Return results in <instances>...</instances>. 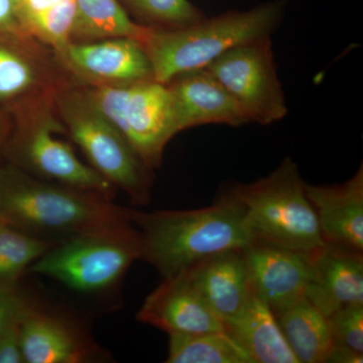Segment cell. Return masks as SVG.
<instances>
[{
	"mask_svg": "<svg viewBox=\"0 0 363 363\" xmlns=\"http://www.w3.org/2000/svg\"><path fill=\"white\" fill-rule=\"evenodd\" d=\"M131 221L142 236V260L162 279L179 276L217 253L252 245L242 208L228 191L200 209H131Z\"/></svg>",
	"mask_w": 363,
	"mask_h": 363,
	"instance_id": "obj_1",
	"label": "cell"
},
{
	"mask_svg": "<svg viewBox=\"0 0 363 363\" xmlns=\"http://www.w3.org/2000/svg\"><path fill=\"white\" fill-rule=\"evenodd\" d=\"M0 219L42 238L133 224L130 208L18 172L0 178Z\"/></svg>",
	"mask_w": 363,
	"mask_h": 363,
	"instance_id": "obj_2",
	"label": "cell"
},
{
	"mask_svg": "<svg viewBox=\"0 0 363 363\" xmlns=\"http://www.w3.org/2000/svg\"><path fill=\"white\" fill-rule=\"evenodd\" d=\"M285 0H274L231 11L177 30L150 28L142 44L152 64L154 80L167 84L187 72L207 68L229 50L271 38L286 13Z\"/></svg>",
	"mask_w": 363,
	"mask_h": 363,
	"instance_id": "obj_3",
	"label": "cell"
},
{
	"mask_svg": "<svg viewBox=\"0 0 363 363\" xmlns=\"http://www.w3.org/2000/svg\"><path fill=\"white\" fill-rule=\"evenodd\" d=\"M241 208L252 245L315 255L324 247L316 212L297 164L285 157L276 169L252 183L228 189Z\"/></svg>",
	"mask_w": 363,
	"mask_h": 363,
	"instance_id": "obj_4",
	"label": "cell"
},
{
	"mask_svg": "<svg viewBox=\"0 0 363 363\" xmlns=\"http://www.w3.org/2000/svg\"><path fill=\"white\" fill-rule=\"evenodd\" d=\"M142 255V236L130 224L56 240L28 271L76 292L98 294L118 285Z\"/></svg>",
	"mask_w": 363,
	"mask_h": 363,
	"instance_id": "obj_5",
	"label": "cell"
},
{
	"mask_svg": "<svg viewBox=\"0 0 363 363\" xmlns=\"http://www.w3.org/2000/svg\"><path fill=\"white\" fill-rule=\"evenodd\" d=\"M85 95L150 169L160 167L167 145L179 133L167 84L154 79L128 85L100 84Z\"/></svg>",
	"mask_w": 363,
	"mask_h": 363,
	"instance_id": "obj_6",
	"label": "cell"
},
{
	"mask_svg": "<svg viewBox=\"0 0 363 363\" xmlns=\"http://www.w3.org/2000/svg\"><path fill=\"white\" fill-rule=\"evenodd\" d=\"M67 130L91 167L121 188L136 206L150 201V169L130 143L94 108L85 94H66L59 100Z\"/></svg>",
	"mask_w": 363,
	"mask_h": 363,
	"instance_id": "obj_7",
	"label": "cell"
},
{
	"mask_svg": "<svg viewBox=\"0 0 363 363\" xmlns=\"http://www.w3.org/2000/svg\"><path fill=\"white\" fill-rule=\"evenodd\" d=\"M206 69L235 100L250 123L269 125L288 114L271 38L233 48Z\"/></svg>",
	"mask_w": 363,
	"mask_h": 363,
	"instance_id": "obj_8",
	"label": "cell"
},
{
	"mask_svg": "<svg viewBox=\"0 0 363 363\" xmlns=\"http://www.w3.org/2000/svg\"><path fill=\"white\" fill-rule=\"evenodd\" d=\"M52 117H35L20 138V157L33 177L49 183L113 199L116 187L84 164L68 143L57 136Z\"/></svg>",
	"mask_w": 363,
	"mask_h": 363,
	"instance_id": "obj_9",
	"label": "cell"
},
{
	"mask_svg": "<svg viewBox=\"0 0 363 363\" xmlns=\"http://www.w3.org/2000/svg\"><path fill=\"white\" fill-rule=\"evenodd\" d=\"M18 327L23 362L86 363L106 358L75 322L33 301L26 303Z\"/></svg>",
	"mask_w": 363,
	"mask_h": 363,
	"instance_id": "obj_10",
	"label": "cell"
},
{
	"mask_svg": "<svg viewBox=\"0 0 363 363\" xmlns=\"http://www.w3.org/2000/svg\"><path fill=\"white\" fill-rule=\"evenodd\" d=\"M60 54L76 73L100 84L128 85L154 79L145 48L131 38L71 42Z\"/></svg>",
	"mask_w": 363,
	"mask_h": 363,
	"instance_id": "obj_11",
	"label": "cell"
},
{
	"mask_svg": "<svg viewBox=\"0 0 363 363\" xmlns=\"http://www.w3.org/2000/svg\"><path fill=\"white\" fill-rule=\"evenodd\" d=\"M138 321L173 335L226 331L185 274L164 279L150 294L136 315Z\"/></svg>",
	"mask_w": 363,
	"mask_h": 363,
	"instance_id": "obj_12",
	"label": "cell"
},
{
	"mask_svg": "<svg viewBox=\"0 0 363 363\" xmlns=\"http://www.w3.org/2000/svg\"><path fill=\"white\" fill-rule=\"evenodd\" d=\"M245 252L253 291L274 314L306 298L312 255L262 245H250Z\"/></svg>",
	"mask_w": 363,
	"mask_h": 363,
	"instance_id": "obj_13",
	"label": "cell"
},
{
	"mask_svg": "<svg viewBox=\"0 0 363 363\" xmlns=\"http://www.w3.org/2000/svg\"><path fill=\"white\" fill-rule=\"evenodd\" d=\"M167 86L178 133L207 124L238 128L250 123L235 100L206 68L181 74Z\"/></svg>",
	"mask_w": 363,
	"mask_h": 363,
	"instance_id": "obj_14",
	"label": "cell"
},
{
	"mask_svg": "<svg viewBox=\"0 0 363 363\" xmlns=\"http://www.w3.org/2000/svg\"><path fill=\"white\" fill-rule=\"evenodd\" d=\"M306 192L327 247L363 255V167L345 183L314 186Z\"/></svg>",
	"mask_w": 363,
	"mask_h": 363,
	"instance_id": "obj_15",
	"label": "cell"
},
{
	"mask_svg": "<svg viewBox=\"0 0 363 363\" xmlns=\"http://www.w3.org/2000/svg\"><path fill=\"white\" fill-rule=\"evenodd\" d=\"M245 250L217 253L183 272L223 323L241 312L253 293Z\"/></svg>",
	"mask_w": 363,
	"mask_h": 363,
	"instance_id": "obj_16",
	"label": "cell"
},
{
	"mask_svg": "<svg viewBox=\"0 0 363 363\" xmlns=\"http://www.w3.org/2000/svg\"><path fill=\"white\" fill-rule=\"evenodd\" d=\"M305 297L326 317L347 306L363 304V255L324 245L312 257Z\"/></svg>",
	"mask_w": 363,
	"mask_h": 363,
	"instance_id": "obj_17",
	"label": "cell"
},
{
	"mask_svg": "<svg viewBox=\"0 0 363 363\" xmlns=\"http://www.w3.org/2000/svg\"><path fill=\"white\" fill-rule=\"evenodd\" d=\"M226 332L253 363H298L269 306L253 291L245 307L225 323Z\"/></svg>",
	"mask_w": 363,
	"mask_h": 363,
	"instance_id": "obj_18",
	"label": "cell"
},
{
	"mask_svg": "<svg viewBox=\"0 0 363 363\" xmlns=\"http://www.w3.org/2000/svg\"><path fill=\"white\" fill-rule=\"evenodd\" d=\"M274 315L298 363L327 362L333 348L328 317L306 298Z\"/></svg>",
	"mask_w": 363,
	"mask_h": 363,
	"instance_id": "obj_19",
	"label": "cell"
},
{
	"mask_svg": "<svg viewBox=\"0 0 363 363\" xmlns=\"http://www.w3.org/2000/svg\"><path fill=\"white\" fill-rule=\"evenodd\" d=\"M77 18L73 37L104 40L111 38L145 39L150 28L130 20L118 0H76Z\"/></svg>",
	"mask_w": 363,
	"mask_h": 363,
	"instance_id": "obj_20",
	"label": "cell"
},
{
	"mask_svg": "<svg viewBox=\"0 0 363 363\" xmlns=\"http://www.w3.org/2000/svg\"><path fill=\"white\" fill-rule=\"evenodd\" d=\"M168 363H253L252 357L226 331L169 336Z\"/></svg>",
	"mask_w": 363,
	"mask_h": 363,
	"instance_id": "obj_21",
	"label": "cell"
},
{
	"mask_svg": "<svg viewBox=\"0 0 363 363\" xmlns=\"http://www.w3.org/2000/svg\"><path fill=\"white\" fill-rule=\"evenodd\" d=\"M55 242L0 222V284L11 283L28 271Z\"/></svg>",
	"mask_w": 363,
	"mask_h": 363,
	"instance_id": "obj_22",
	"label": "cell"
},
{
	"mask_svg": "<svg viewBox=\"0 0 363 363\" xmlns=\"http://www.w3.org/2000/svg\"><path fill=\"white\" fill-rule=\"evenodd\" d=\"M140 26L152 30H177L205 18L190 0H124Z\"/></svg>",
	"mask_w": 363,
	"mask_h": 363,
	"instance_id": "obj_23",
	"label": "cell"
},
{
	"mask_svg": "<svg viewBox=\"0 0 363 363\" xmlns=\"http://www.w3.org/2000/svg\"><path fill=\"white\" fill-rule=\"evenodd\" d=\"M333 348L327 362H363V304L351 305L328 317Z\"/></svg>",
	"mask_w": 363,
	"mask_h": 363,
	"instance_id": "obj_24",
	"label": "cell"
},
{
	"mask_svg": "<svg viewBox=\"0 0 363 363\" xmlns=\"http://www.w3.org/2000/svg\"><path fill=\"white\" fill-rule=\"evenodd\" d=\"M76 18V0H62L43 13L28 16L26 18V23L35 35L60 52L72 42Z\"/></svg>",
	"mask_w": 363,
	"mask_h": 363,
	"instance_id": "obj_25",
	"label": "cell"
},
{
	"mask_svg": "<svg viewBox=\"0 0 363 363\" xmlns=\"http://www.w3.org/2000/svg\"><path fill=\"white\" fill-rule=\"evenodd\" d=\"M38 81L37 70L28 59L0 45V100L26 94Z\"/></svg>",
	"mask_w": 363,
	"mask_h": 363,
	"instance_id": "obj_26",
	"label": "cell"
},
{
	"mask_svg": "<svg viewBox=\"0 0 363 363\" xmlns=\"http://www.w3.org/2000/svg\"><path fill=\"white\" fill-rule=\"evenodd\" d=\"M28 300L11 288L0 286V337L20 322Z\"/></svg>",
	"mask_w": 363,
	"mask_h": 363,
	"instance_id": "obj_27",
	"label": "cell"
},
{
	"mask_svg": "<svg viewBox=\"0 0 363 363\" xmlns=\"http://www.w3.org/2000/svg\"><path fill=\"white\" fill-rule=\"evenodd\" d=\"M23 362L21 353L20 327L13 325L4 335L0 337V363Z\"/></svg>",
	"mask_w": 363,
	"mask_h": 363,
	"instance_id": "obj_28",
	"label": "cell"
},
{
	"mask_svg": "<svg viewBox=\"0 0 363 363\" xmlns=\"http://www.w3.org/2000/svg\"><path fill=\"white\" fill-rule=\"evenodd\" d=\"M23 20L20 0H0V30H13Z\"/></svg>",
	"mask_w": 363,
	"mask_h": 363,
	"instance_id": "obj_29",
	"label": "cell"
},
{
	"mask_svg": "<svg viewBox=\"0 0 363 363\" xmlns=\"http://www.w3.org/2000/svg\"><path fill=\"white\" fill-rule=\"evenodd\" d=\"M62 0H20L23 18L35 16L56 6Z\"/></svg>",
	"mask_w": 363,
	"mask_h": 363,
	"instance_id": "obj_30",
	"label": "cell"
},
{
	"mask_svg": "<svg viewBox=\"0 0 363 363\" xmlns=\"http://www.w3.org/2000/svg\"><path fill=\"white\" fill-rule=\"evenodd\" d=\"M1 221H2L1 219H0V222H1Z\"/></svg>",
	"mask_w": 363,
	"mask_h": 363,
	"instance_id": "obj_31",
	"label": "cell"
}]
</instances>
